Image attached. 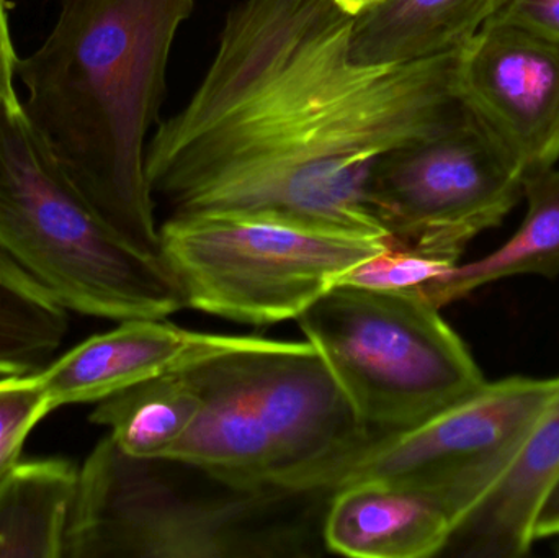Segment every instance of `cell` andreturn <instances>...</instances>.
<instances>
[{"instance_id":"1","label":"cell","mask_w":559,"mask_h":558,"mask_svg":"<svg viewBox=\"0 0 559 558\" xmlns=\"http://www.w3.org/2000/svg\"><path fill=\"white\" fill-rule=\"evenodd\" d=\"M335 0H239L190 100L147 143L154 199L173 215L272 216L388 238L368 200L384 154L465 115L460 51L357 64Z\"/></svg>"},{"instance_id":"2","label":"cell","mask_w":559,"mask_h":558,"mask_svg":"<svg viewBox=\"0 0 559 558\" xmlns=\"http://www.w3.org/2000/svg\"><path fill=\"white\" fill-rule=\"evenodd\" d=\"M193 9L195 0H62L41 46L16 61L26 118L72 186L121 238L159 259L147 143Z\"/></svg>"},{"instance_id":"3","label":"cell","mask_w":559,"mask_h":558,"mask_svg":"<svg viewBox=\"0 0 559 558\" xmlns=\"http://www.w3.org/2000/svg\"><path fill=\"white\" fill-rule=\"evenodd\" d=\"M332 494L133 458L107 435L79 468L64 558L314 557Z\"/></svg>"},{"instance_id":"4","label":"cell","mask_w":559,"mask_h":558,"mask_svg":"<svg viewBox=\"0 0 559 558\" xmlns=\"http://www.w3.org/2000/svg\"><path fill=\"white\" fill-rule=\"evenodd\" d=\"M200 412L170 458L241 485L331 488L373 444L321 354L254 337L187 367Z\"/></svg>"},{"instance_id":"5","label":"cell","mask_w":559,"mask_h":558,"mask_svg":"<svg viewBox=\"0 0 559 558\" xmlns=\"http://www.w3.org/2000/svg\"><path fill=\"white\" fill-rule=\"evenodd\" d=\"M0 249L68 311L124 321L186 308L163 259L121 238L72 186L19 97L0 105Z\"/></svg>"},{"instance_id":"6","label":"cell","mask_w":559,"mask_h":558,"mask_svg":"<svg viewBox=\"0 0 559 558\" xmlns=\"http://www.w3.org/2000/svg\"><path fill=\"white\" fill-rule=\"evenodd\" d=\"M296 321L374 441L416 428L486 385L439 308L411 292L334 285Z\"/></svg>"},{"instance_id":"7","label":"cell","mask_w":559,"mask_h":558,"mask_svg":"<svg viewBox=\"0 0 559 558\" xmlns=\"http://www.w3.org/2000/svg\"><path fill=\"white\" fill-rule=\"evenodd\" d=\"M159 239L186 308L254 327L296 320L386 246V238L239 213L170 215Z\"/></svg>"},{"instance_id":"8","label":"cell","mask_w":559,"mask_h":558,"mask_svg":"<svg viewBox=\"0 0 559 558\" xmlns=\"http://www.w3.org/2000/svg\"><path fill=\"white\" fill-rule=\"evenodd\" d=\"M521 197V167L468 107L442 133L384 154L368 180L391 241L452 262Z\"/></svg>"},{"instance_id":"9","label":"cell","mask_w":559,"mask_h":558,"mask_svg":"<svg viewBox=\"0 0 559 558\" xmlns=\"http://www.w3.org/2000/svg\"><path fill=\"white\" fill-rule=\"evenodd\" d=\"M557 390V379L486 382L468 399L407 431L378 439L334 482H393L440 504L455 527L514 461Z\"/></svg>"},{"instance_id":"10","label":"cell","mask_w":559,"mask_h":558,"mask_svg":"<svg viewBox=\"0 0 559 558\" xmlns=\"http://www.w3.org/2000/svg\"><path fill=\"white\" fill-rule=\"evenodd\" d=\"M463 104L495 134L525 177L559 159V45L489 19L460 49Z\"/></svg>"},{"instance_id":"11","label":"cell","mask_w":559,"mask_h":558,"mask_svg":"<svg viewBox=\"0 0 559 558\" xmlns=\"http://www.w3.org/2000/svg\"><path fill=\"white\" fill-rule=\"evenodd\" d=\"M251 336L197 333L166 321L138 318L95 334L39 370L51 412L98 403L128 387L248 346Z\"/></svg>"},{"instance_id":"12","label":"cell","mask_w":559,"mask_h":558,"mask_svg":"<svg viewBox=\"0 0 559 558\" xmlns=\"http://www.w3.org/2000/svg\"><path fill=\"white\" fill-rule=\"evenodd\" d=\"M455 524L437 501L388 480L335 488L322 521L325 550L354 558H427L449 546Z\"/></svg>"},{"instance_id":"13","label":"cell","mask_w":559,"mask_h":558,"mask_svg":"<svg viewBox=\"0 0 559 558\" xmlns=\"http://www.w3.org/2000/svg\"><path fill=\"white\" fill-rule=\"evenodd\" d=\"M559 477V377L557 390L522 442L508 471L453 530V556L519 558L534 546L538 504Z\"/></svg>"},{"instance_id":"14","label":"cell","mask_w":559,"mask_h":558,"mask_svg":"<svg viewBox=\"0 0 559 558\" xmlns=\"http://www.w3.org/2000/svg\"><path fill=\"white\" fill-rule=\"evenodd\" d=\"M501 0H383L354 16L357 64H403L460 51Z\"/></svg>"},{"instance_id":"15","label":"cell","mask_w":559,"mask_h":558,"mask_svg":"<svg viewBox=\"0 0 559 558\" xmlns=\"http://www.w3.org/2000/svg\"><path fill=\"white\" fill-rule=\"evenodd\" d=\"M78 478L66 459L20 461L0 478V558L64 557Z\"/></svg>"},{"instance_id":"16","label":"cell","mask_w":559,"mask_h":558,"mask_svg":"<svg viewBox=\"0 0 559 558\" xmlns=\"http://www.w3.org/2000/svg\"><path fill=\"white\" fill-rule=\"evenodd\" d=\"M527 215L509 241L491 254L456 264L449 277L430 297L433 307L442 308L475 292L483 285L515 275L559 274V169L532 174L524 180Z\"/></svg>"},{"instance_id":"17","label":"cell","mask_w":559,"mask_h":558,"mask_svg":"<svg viewBox=\"0 0 559 558\" xmlns=\"http://www.w3.org/2000/svg\"><path fill=\"white\" fill-rule=\"evenodd\" d=\"M199 412V393L183 369L107 396L88 419L110 429L108 435L127 454L164 459L186 438Z\"/></svg>"},{"instance_id":"18","label":"cell","mask_w":559,"mask_h":558,"mask_svg":"<svg viewBox=\"0 0 559 558\" xmlns=\"http://www.w3.org/2000/svg\"><path fill=\"white\" fill-rule=\"evenodd\" d=\"M68 331V310L0 249V377L45 369Z\"/></svg>"},{"instance_id":"19","label":"cell","mask_w":559,"mask_h":558,"mask_svg":"<svg viewBox=\"0 0 559 558\" xmlns=\"http://www.w3.org/2000/svg\"><path fill=\"white\" fill-rule=\"evenodd\" d=\"M459 262L445 261L386 238L383 251L345 272L337 284L371 290L411 292L429 301Z\"/></svg>"},{"instance_id":"20","label":"cell","mask_w":559,"mask_h":558,"mask_svg":"<svg viewBox=\"0 0 559 558\" xmlns=\"http://www.w3.org/2000/svg\"><path fill=\"white\" fill-rule=\"evenodd\" d=\"M49 413L38 372L0 379V478L19 464L26 438Z\"/></svg>"},{"instance_id":"21","label":"cell","mask_w":559,"mask_h":558,"mask_svg":"<svg viewBox=\"0 0 559 558\" xmlns=\"http://www.w3.org/2000/svg\"><path fill=\"white\" fill-rule=\"evenodd\" d=\"M491 19L559 45V0H501Z\"/></svg>"},{"instance_id":"22","label":"cell","mask_w":559,"mask_h":558,"mask_svg":"<svg viewBox=\"0 0 559 558\" xmlns=\"http://www.w3.org/2000/svg\"><path fill=\"white\" fill-rule=\"evenodd\" d=\"M16 61L19 56L10 35L5 0H0V105L9 98L16 97L15 85H13L16 78Z\"/></svg>"},{"instance_id":"23","label":"cell","mask_w":559,"mask_h":558,"mask_svg":"<svg viewBox=\"0 0 559 558\" xmlns=\"http://www.w3.org/2000/svg\"><path fill=\"white\" fill-rule=\"evenodd\" d=\"M559 536V477L538 504L534 518V539Z\"/></svg>"},{"instance_id":"24","label":"cell","mask_w":559,"mask_h":558,"mask_svg":"<svg viewBox=\"0 0 559 558\" xmlns=\"http://www.w3.org/2000/svg\"><path fill=\"white\" fill-rule=\"evenodd\" d=\"M380 2H383V0H335V3H337L344 12L350 13L352 16H357L358 13Z\"/></svg>"}]
</instances>
